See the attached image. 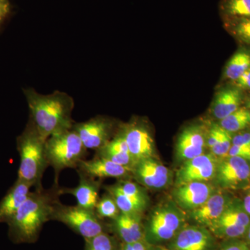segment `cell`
<instances>
[{
    "label": "cell",
    "mask_w": 250,
    "mask_h": 250,
    "mask_svg": "<svg viewBox=\"0 0 250 250\" xmlns=\"http://www.w3.org/2000/svg\"><path fill=\"white\" fill-rule=\"evenodd\" d=\"M58 182L49 189L31 191L14 216L8 222L10 236L17 243H33L39 237L44 224L51 220L56 202L62 195Z\"/></svg>",
    "instance_id": "6da1fadb"
},
{
    "label": "cell",
    "mask_w": 250,
    "mask_h": 250,
    "mask_svg": "<svg viewBox=\"0 0 250 250\" xmlns=\"http://www.w3.org/2000/svg\"><path fill=\"white\" fill-rule=\"evenodd\" d=\"M24 95L30 113L29 121L43 139L72 129L75 103L68 94L57 90L42 95L30 88L24 90Z\"/></svg>",
    "instance_id": "7a4b0ae2"
},
{
    "label": "cell",
    "mask_w": 250,
    "mask_h": 250,
    "mask_svg": "<svg viewBox=\"0 0 250 250\" xmlns=\"http://www.w3.org/2000/svg\"><path fill=\"white\" fill-rule=\"evenodd\" d=\"M45 141L29 121L17 139L20 156L17 179L31 184L34 189L43 188L42 179L49 166L45 155Z\"/></svg>",
    "instance_id": "3957f363"
},
{
    "label": "cell",
    "mask_w": 250,
    "mask_h": 250,
    "mask_svg": "<svg viewBox=\"0 0 250 250\" xmlns=\"http://www.w3.org/2000/svg\"><path fill=\"white\" fill-rule=\"evenodd\" d=\"M45 149L48 165L54 169V182H58L62 170L76 169L88 154V149L72 128L49 137L45 141Z\"/></svg>",
    "instance_id": "277c9868"
},
{
    "label": "cell",
    "mask_w": 250,
    "mask_h": 250,
    "mask_svg": "<svg viewBox=\"0 0 250 250\" xmlns=\"http://www.w3.org/2000/svg\"><path fill=\"white\" fill-rule=\"evenodd\" d=\"M185 218L183 210L174 201L158 206L144 225L145 240L154 246L171 241L184 228Z\"/></svg>",
    "instance_id": "5b68a950"
},
{
    "label": "cell",
    "mask_w": 250,
    "mask_h": 250,
    "mask_svg": "<svg viewBox=\"0 0 250 250\" xmlns=\"http://www.w3.org/2000/svg\"><path fill=\"white\" fill-rule=\"evenodd\" d=\"M51 220L60 222L80 235L85 240L90 239L104 231L103 222L93 210L78 205L69 206L59 200L52 210Z\"/></svg>",
    "instance_id": "8992f818"
},
{
    "label": "cell",
    "mask_w": 250,
    "mask_h": 250,
    "mask_svg": "<svg viewBox=\"0 0 250 250\" xmlns=\"http://www.w3.org/2000/svg\"><path fill=\"white\" fill-rule=\"evenodd\" d=\"M250 225V215L247 213L243 202L231 199L220 218L208 229L218 238L237 239L246 234Z\"/></svg>",
    "instance_id": "52a82bcc"
},
{
    "label": "cell",
    "mask_w": 250,
    "mask_h": 250,
    "mask_svg": "<svg viewBox=\"0 0 250 250\" xmlns=\"http://www.w3.org/2000/svg\"><path fill=\"white\" fill-rule=\"evenodd\" d=\"M223 190L246 188L250 184V165L248 160L237 156L219 159L213 178Z\"/></svg>",
    "instance_id": "ba28073f"
},
{
    "label": "cell",
    "mask_w": 250,
    "mask_h": 250,
    "mask_svg": "<svg viewBox=\"0 0 250 250\" xmlns=\"http://www.w3.org/2000/svg\"><path fill=\"white\" fill-rule=\"evenodd\" d=\"M104 189L113 196L123 213L142 214L147 208V195L139 184L121 179L113 185L104 187Z\"/></svg>",
    "instance_id": "9c48e42d"
},
{
    "label": "cell",
    "mask_w": 250,
    "mask_h": 250,
    "mask_svg": "<svg viewBox=\"0 0 250 250\" xmlns=\"http://www.w3.org/2000/svg\"><path fill=\"white\" fill-rule=\"evenodd\" d=\"M114 124L104 116H98L88 121L76 123L72 129L76 131L87 149L98 150L111 141Z\"/></svg>",
    "instance_id": "30bf717a"
},
{
    "label": "cell",
    "mask_w": 250,
    "mask_h": 250,
    "mask_svg": "<svg viewBox=\"0 0 250 250\" xmlns=\"http://www.w3.org/2000/svg\"><path fill=\"white\" fill-rule=\"evenodd\" d=\"M219 159L209 152L185 161L176 174V187L190 182L213 180Z\"/></svg>",
    "instance_id": "8fae6325"
},
{
    "label": "cell",
    "mask_w": 250,
    "mask_h": 250,
    "mask_svg": "<svg viewBox=\"0 0 250 250\" xmlns=\"http://www.w3.org/2000/svg\"><path fill=\"white\" fill-rule=\"evenodd\" d=\"M121 129L134 164L142 159L154 157V140L142 122L131 121L122 126Z\"/></svg>",
    "instance_id": "7c38bea8"
},
{
    "label": "cell",
    "mask_w": 250,
    "mask_h": 250,
    "mask_svg": "<svg viewBox=\"0 0 250 250\" xmlns=\"http://www.w3.org/2000/svg\"><path fill=\"white\" fill-rule=\"evenodd\" d=\"M131 176L140 185L151 189H162L170 184L171 172L154 157L138 161L131 167Z\"/></svg>",
    "instance_id": "4fadbf2b"
},
{
    "label": "cell",
    "mask_w": 250,
    "mask_h": 250,
    "mask_svg": "<svg viewBox=\"0 0 250 250\" xmlns=\"http://www.w3.org/2000/svg\"><path fill=\"white\" fill-rule=\"evenodd\" d=\"M215 238L208 228L200 225H184L171 240L169 250H213Z\"/></svg>",
    "instance_id": "5bb4252c"
},
{
    "label": "cell",
    "mask_w": 250,
    "mask_h": 250,
    "mask_svg": "<svg viewBox=\"0 0 250 250\" xmlns=\"http://www.w3.org/2000/svg\"><path fill=\"white\" fill-rule=\"evenodd\" d=\"M207 132L200 125H191L186 127L179 134L176 143L177 160L185 162L205 153Z\"/></svg>",
    "instance_id": "9a60e30c"
},
{
    "label": "cell",
    "mask_w": 250,
    "mask_h": 250,
    "mask_svg": "<svg viewBox=\"0 0 250 250\" xmlns=\"http://www.w3.org/2000/svg\"><path fill=\"white\" fill-rule=\"evenodd\" d=\"M215 190L208 182H190L176 187L172 197L181 209L191 211L203 205Z\"/></svg>",
    "instance_id": "2e32d148"
},
{
    "label": "cell",
    "mask_w": 250,
    "mask_h": 250,
    "mask_svg": "<svg viewBox=\"0 0 250 250\" xmlns=\"http://www.w3.org/2000/svg\"><path fill=\"white\" fill-rule=\"evenodd\" d=\"M76 169L78 172L93 179L116 178L121 180L131 175L129 167L96 155L93 159L81 161Z\"/></svg>",
    "instance_id": "e0dca14e"
},
{
    "label": "cell",
    "mask_w": 250,
    "mask_h": 250,
    "mask_svg": "<svg viewBox=\"0 0 250 250\" xmlns=\"http://www.w3.org/2000/svg\"><path fill=\"white\" fill-rule=\"evenodd\" d=\"M231 198L223 190H215L209 198L198 208L190 212L197 225L209 228L223 213Z\"/></svg>",
    "instance_id": "ac0fdd59"
},
{
    "label": "cell",
    "mask_w": 250,
    "mask_h": 250,
    "mask_svg": "<svg viewBox=\"0 0 250 250\" xmlns=\"http://www.w3.org/2000/svg\"><path fill=\"white\" fill-rule=\"evenodd\" d=\"M77 172L80 178L78 185L73 188L61 187V194L72 195L76 199L77 205L94 211L100 198L102 179L91 178L78 171Z\"/></svg>",
    "instance_id": "d6986e66"
},
{
    "label": "cell",
    "mask_w": 250,
    "mask_h": 250,
    "mask_svg": "<svg viewBox=\"0 0 250 250\" xmlns=\"http://www.w3.org/2000/svg\"><path fill=\"white\" fill-rule=\"evenodd\" d=\"M32 188L31 184L16 179L14 185L0 201V223H7L11 220L27 200Z\"/></svg>",
    "instance_id": "ffe728a7"
},
{
    "label": "cell",
    "mask_w": 250,
    "mask_h": 250,
    "mask_svg": "<svg viewBox=\"0 0 250 250\" xmlns=\"http://www.w3.org/2000/svg\"><path fill=\"white\" fill-rule=\"evenodd\" d=\"M112 228L124 243H132L145 239L144 225L141 214L121 212L112 220Z\"/></svg>",
    "instance_id": "44dd1931"
},
{
    "label": "cell",
    "mask_w": 250,
    "mask_h": 250,
    "mask_svg": "<svg viewBox=\"0 0 250 250\" xmlns=\"http://www.w3.org/2000/svg\"><path fill=\"white\" fill-rule=\"evenodd\" d=\"M241 90L236 86H229L219 90L211 106V113L218 121L226 118L241 107Z\"/></svg>",
    "instance_id": "7402d4cb"
},
{
    "label": "cell",
    "mask_w": 250,
    "mask_h": 250,
    "mask_svg": "<svg viewBox=\"0 0 250 250\" xmlns=\"http://www.w3.org/2000/svg\"><path fill=\"white\" fill-rule=\"evenodd\" d=\"M95 155L129 167L131 170L134 164L121 129L111 141L96 151Z\"/></svg>",
    "instance_id": "603a6c76"
},
{
    "label": "cell",
    "mask_w": 250,
    "mask_h": 250,
    "mask_svg": "<svg viewBox=\"0 0 250 250\" xmlns=\"http://www.w3.org/2000/svg\"><path fill=\"white\" fill-rule=\"evenodd\" d=\"M250 68V52L241 49L233 54L227 63L224 77L226 80L235 82Z\"/></svg>",
    "instance_id": "cb8c5ba5"
},
{
    "label": "cell",
    "mask_w": 250,
    "mask_h": 250,
    "mask_svg": "<svg viewBox=\"0 0 250 250\" xmlns=\"http://www.w3.org/2000/svg\"><path fill=\"white\" fill-rule=\"evenodd\" d=\"M219 121V126L225 131L231 134L240 132L250 126V110L248 108L240 107Z\"/></svg>",
    "instance_id": "d4e9b609"
},
{
    "label": "cell",
    "mask_w": 250,
    "mask_h": 250,
    "mask_svg": "<svg viewBox=\"0 0 250 250\" xmlns=\"http://www.w3.org/2000/svg\"><path fill=\"white\" fill-rule=\"evenodd\" d=\"M94 212L101 220L103 219H111L112 220L116 218L121 211L113 196L106 191L99 198Z\"/></svg>",
    "instance_id": "484cf974"
},
{
    "label": "cell",
    "mask_w": 250,
    "mask_h": 250,
    "mask_svg": "<svg viewBox=\"0 0 250 250\" xmlns=\"http://www.w3.org/2000/svg\"><path fill=\"white\" fill-rule=\"evenodd\" d=\"M222 10L228 20L250 18V0H224Z\"/></svg>",
    "instance_id": "4316f807"
},
{
    "label": "cell",
    "mask_w": 250,
    "mask_h": 250,
    "mask_svg": "<svg viewBox=\"0 0 250 250\" xmlns=\"http://www.w3.org/2000/svg\"><path fill=\"white\" fill-rule=\"evenodd\" d=\"M226 27L235 39L250 45V18L228 20Z\"/></svg>",
    "instance_id": "83f0119b"
},
{
    "label": "cell",
    "mask_w": 250,
    "mask_h": 250,
    "mask_svg": "<svg viewBox=\"0 0 250 250\" xmlns=\"http://www.w3.org/2000/svg\"><path fill=\"white\" fill-rule=\"evenodd\" d=\"M85 250H116L114 241L107 233L104 232L85 240Z\"/></svg>",
    "instance_id": "f1b7e54d"
},
{
    "label": "cell",
    "mask_w": 250,
    "mask_h": 250,
    "mask_svg": "<svg viewBox=\"0 0 250 250\" xmlns=\"http://www.w3.org/2000/svg\"><path fill=\"white\" fill-rule=\"evenodd\" d=\"M232 134L221 127L218 144L210 150V152L220 159L228 156L229 151L232 146Z\"/></svg>",
    "instance_id": "f546056e"
},
{
    "label": "cell",
    "mask_w": 250,
    "mask_h": 250,
    "mask_svg": "<svg viewBox=\"0 0 250 250\" xmlns=\"http://www.w3.org/2000/svg\"><path fill=\"white\" fill-rule=\"evenodd\" d=\"M220 130L221 127L218 125H213L207 131V147L210 149V151L218 144Z\"/></svg>",
    "instance_id": "4dcf8cb0"
},
{
    "label": "cell",
    "mask_w": 250,
    "mask_h": 250,
    "mask_svg": "<svg viewBox=\"0 0 250 250\" xmlns=\"http://www.w3.org/2000/svg\"><path fill=\"white\" fill-rule=\"evenodd\" d=\"M228 156H237L250 161V146L232 145L229 151Z\"/></svg>",
    "instance_id": "1f68e13d"
},
{
    "label": "cell",
    "mask_w": 250,
    "mask_h": 250,
    "mask_svg": "<svg viewBox=\"0 0 250 250\" xmlns=\"http://www.w3.org/2000/svg\"><path fill=\"white\" fill-rule=\"evenodd\" d=\"M154 245L142 240L132 243H123L118 250H156Z\"/></svg>",
    "instance_id": "d6a6232c"
},
{
    "label": "cell",
    "mask_w": 250,
    "mask_h": 250,
    "mask_svg": "<svg viewBox=\"0 0 250 250\" xmlns=\"http://www.w3.org/2000/svg\"><path fill=\"white\" fill-rule=\"evenodd\" d=\"M218 250H250L246 242L237 239H229L220 247Z\"/></svg>",
    "instance_id": "836d02e7"
},
{
    "label": "cell",
    "mask_w": 250,
    "mask_h": 250,
    "mask_svg": "<svg viewBox=\"0 0 250 250\" xmlns=\"http://www.w3.org/2000/svg\"><path fill=\"white\" fill-rule=\"evenodd\" d=\"M232 145L250 146V130L240 131L232 136Z\"/></svg>",
    "instance_id": "e575fe53"
},
{
    "label": "cell",
    "mask_w": 250,
    "mask_h": 250,
    "mask_svg": "<svg viewBox=\"0 0 250 250\" xmlns=\"http://www.w3.org/2000/svg\"><path fill=\"white\" fill-rule=\"evenodd\" d=\"M235 86L240 90H250V68L235 81Z\"/></svg>",
    "instance_id": "d590c367"
},
{
    "label": "cell",
    "mask_w": 250,
    "mask_h": 250,
    "mask_svg": "<svg viewBox=\"0 0 250 250\" xmlns=\"http://www.w3.org/2000/svg\"><path fill=\"white\" fill-rule=\"evenodd\" d=\"M10 12L9 0H0V23L6 18Z\"/></svg>",
    "instance_id": "8d00e7d4"
},
{
    "label": "cell",
    "mask_w": 250,
    "mask_h": 250,
    "mask_svg": "<svg viewBox=\"0 0 250 250\" xmlns=\"http://www.w3.org/2000/svg\"><path fill=\"white\" fill-rule=\"evenodd\" d=\"M242 202H243V207H244L247 213L250 215V190L247 192L246 196L244 197Z\"/></svg>",
    "instance_id": "74e56055"
},
{
    "label": "cell",
    "mask_w": 250,
    "mask_h": 250,
    "mask_svg": "<svg viewBox=\"0 0 250 250\" xmlns=\"http://www.w3.org/2000/svg\"><path fill=\"white\" fill-rule=\"evenodd\" d=\"M246 236H247V242L246 243H248V246H249L250 248V225L249 227V228H248V231H247L246 233Z\"/></svg>",
    "instance_id": "f35d334b"
},
{
    "label": "cell",
    "mask_w": 250,
    "mask_h": 250,
    "mask_svg": "<svg viewBox=\"0 0 250 250\" xmlns=\"http://www.w3.org/2000/svg\"><path fill=\"white\" fill-rule=\"evenodd\" d=\"M248 108H249V109L250 110V100L249 103H248Z\"/></svg>",
    "instance_id": "ab89813d"
}]
</instances>
